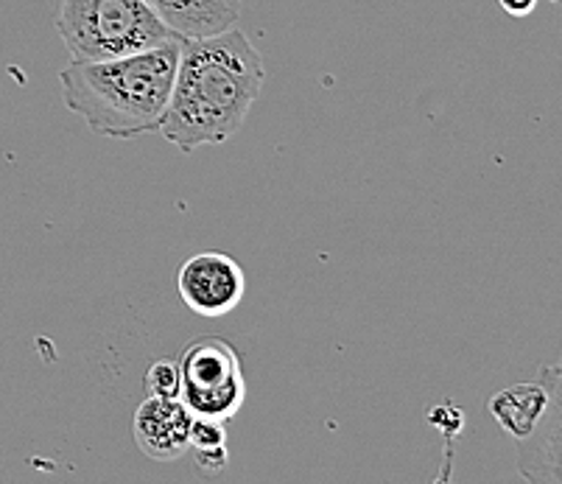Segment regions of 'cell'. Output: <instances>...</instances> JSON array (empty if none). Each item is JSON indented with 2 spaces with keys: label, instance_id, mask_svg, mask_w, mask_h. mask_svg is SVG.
Returning <instances> with one entry per match:
<instances>
[{
  "label": "cell",
  "instance_id": "cell-14",
  "mask_svg": "<svg viewBox=\"0 0 562 484\" xmlns=\"http://www.w3.org/2000/svg\"><path fill=\"white\" fill-rule=\"evenodd\" d=\"M554 367H557V370H560V373H562V356H560V361H557Z\"/></svg>",
  "mask_w": 562,
  "mask_h": 484
},
{
  "label": "cell",
  "instance_id": "cell-10",
  "mask_svg": "<svg viewBox=\"0 0 562 484\" xmlns=\"http://www.w3.org/2000/svg\"><path fill=\"white\" fill-rule=\"evenodd\" d=\"M143 386H146V395L180 397V390H182L180 361L160 359L155 361V364H149V370H146V375H143Z\"/></svg>",
  "mask_w": 562,
  "mask_h": 484
},
{
  "label": "cell",
  "instance_id": "cell-7",
  "mask_svg": "<svg viewBox=\"0 0 562 484\" xmlns=\"http://www.w3.org/2000/svg\"><path fill=\"white\" fill-rule=\"evenodd\" d=\"M191 429L193 412L182 397L149 395L137 406L132 420L137 448L157 462L180 460L182 453L191 451Z\"/></svg>",
  "mask_w": 562,
  "mask_h": 484
},
{
  "label": "cell",
  "instance_id": "cell-3",
  "mask_svg": "<svg viewBox=\"0 0 562 484\" xmlns=\"http://www.w3.org/2000/svg\"><path fill=\"white\" fill-rule=\"evenodd\" d=\"M56 32L74 63L117 59L180 40L146 0H59Z\"/></svg>",
  "mask_w": 562,
  "mask_h": 484
},
{
  "label": "cell",
  "instance_id": "cell-2",
  "mask_svg": "<svg viewBox=\"0 0 562 484\" xmlns=\"http://www.w3.org/2000/svg\"><path fill=\"white\" fill-rule=\"evenodd\" d=\"M182 40L101 63H74L59 74L63 101L87 130L115 140L160 132L171 101Z\"/></svg>",
  "mask_w": 562,
  "mask_h": 484
},
{
  "label": "cell",
  "instance_id": "cell-5",
  "mask_svg": "<svg viewBox=\"0 0 562 484\" xmlns=\"http://www.w3.org/2000/svg\"><path fill=\"white\" fill-rule=\"evenodd\" d=\"M180 297L193 314L204 319H218L238 308L247 292V278L233 255L199 252L182 263L177 274Z\"/></svg>",
  "mask_w": 562,
  "mask_h": 484
},
{
  "label": "cell",
  "instance_id": "cell-1",
  "mask_svg": "<svg viewBox=\"0 0 562 484\" xmlns=\"http://www.w3.org/2000/svg\"><path fill=\"white\" fill-rule=\"evenodd\" d=\"M266 68L247 34L182 40L162 137L180 151L222 146L241 130L263 90Z\"/></svg>",
  "mask_w": 562,
  "mask_h": 484
},
{
  "label": "cell",
  "instance_id": "cell-4",
  "mask_svg": "<svg viewBox=\"0 0 562 484\" xmlns=\"http://www.w3.org/2000/svg\"><path fill=\"white\" fill-rule=\"evenodd\" d=\"M180 373V397L193 417L227 423L244 406L247 381H244L241 353L235 350L233 341L222 336H202L191 341L182 350Z\"/></svg>",
  "mask_w": 562,
  "mask_h": 484
},
{
  "label": "cell",
  "instance_id": "cell-6",
  "mask_svg": "<svg viewBox=\"0 0 562 484\" xmlns=\"http://www.w3.org/2000/svg\"><path fill=\"white\" fill-rule=\"evenodd\" d=\"M549 404L538 429L524 440H515L518 473L531 484H562V373L557 367L540 370Z\"/></svg>",
  "mask_w": 562,
  "mask_h": 484
},
{
  "label": "cell",
  "instance_id": "cell-11",
  "mask_svg": "<svg viewBox=\"0 0 562 484\" xmlns=\"http://www.w3.org/2000/svg\"><path fill=\"white\" fill-rule=\"evenodd\" d=\"M227 446V429H224L222 420H211V417H193L191 429V448H216Z\"/></svg>",
  "mask_w": 562,
  "mask_h": 484
},
{
  "label": "cell",
  "instance_id": "cell-12",
  "mask_svg": "<svg viewBox=\"0 0 562 484\" xmlns=\"http://www.w3.org/2000/svg\"><path fill=\"white\" fill-rule=\"evenodd\" d=\"M193 457H196L199 471H204V473H222L229 462L227 446L199 448V451H193Z\"/></svg>",
  "mask_w": 562,
  "mask_h": 484
},
{
  "label": "cell",
  "instance_id": "cell-9",
  "mask_svg": "<svg viewBox=\"0 0 562 484\" xmlns=\"http://www.w3.org/2000/svg\"><path fill=\"white\" fill-rule=\"evenodd\" d=\"M546 404H549V392H546L543 381H524V384L504 386L495 392L487 409L513 440H524L538 429Z\"/></svg>",
  "mask_w": 562,
  "mask_h": 484
},
{
  "label": "cell",
  "instance_id": "cell-8",
  "mask_svg": "<svg viewBox=\"0 0 562 484\" xmlns=\"http://www.w3.org/2000/svg\"><path fill=\"white\" fill-rule=\"evenodd\" d=\"M180 40H202L235 29L241 0H146Z\"/></svg>",
  "mask_w": 562,
  "mask_h": 484
},
{
  "label": "cell",
  "instance_id": "cell-13",
  "mask_svg": "<svg viewBox=\"0 0 562 484\" xmlns=\"http://www.w3.org/2000/svg\"><path fill=\"white\" fill-rule=\"evenodd\" d=\"M538 3L540 0H498V7L507 14H513V18H526V14L538 9Z\"/></svg>",
  "mask_w": 562,
  "mask_h": 484
}]
</instances>
